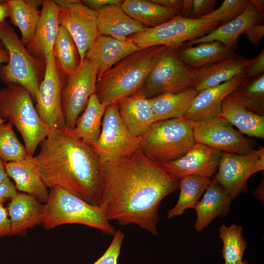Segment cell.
Here are the masks:
<instances>
[{
  "label": "cell",
  "mask_w": 264,
  "mask_h": 264,
  "mask_svg": "<svg viewBox=\"0 0 264 264\" xmlns=\"http://www.w3.org/2000/svg\"><path fill=\"white\" fill-rule=\"evenodd\" d=\"M107 106L92 94L84 110L79 116L73 129L68 132L74 138L93 147L99 138Z\"/></svg>",
  "instance_id": "obj_28"
},
{
  "label": "cell",
  "mask_w": 264,
  "mask_h": 264,
  "mask_svg": "<svg viewBox=\"0 0 264 264\" xmlns=\"http://www.w3.org/2000/svg\"><path fill=\"white\" fill-rule=\"evenodd\" d=\"M10 10V22L19 29L21 42L28 45L32 40L40 18L38 8L43 0H7Z\"/></svg>",
  "instance_id": "obj_30"
},
{
  "label": "cell",
  "mask_w": 264,
  "mask_h": 264,
  "mask_svg": "<svg viewBox=\"0 0 264 264\" xmlns=\"http://www.w3.org/2000/svg\"><path fill=\"white\" fill-rule=\"evenodd\" d=\"M11 225V234L23 236L27 230L43 224L44 204L33 196L16 192L7 208Z\"/></svg>",
  "instance_id": "obj_21"
},
{
  "label": "cell",
  "mask_w": 264,
  "mask_h": 264,
  "mask_svg": "<svg viewBox=\"0 0 264 264\" xmlns=\"http://www.w3.org/2000/svg\"><path fill=\"white\" fill-rule=\"evenodd\" d=\"M264 170V148L245 154L222 152L213 176L232 199L247 191L248 178Z\"/></svg>",
  "instance_id": "obj_11"
},
{
  "label": "cell",
  "mask_w": 264,
  "mask_h": 264,
  "mask_svg": "<svg viewBox=\"0 0 264 264\" xmlns=\"http://www.w3.org/2000/svg\"><path fill=\"white\" fill-rule=\"evenodd\" d=\"M124 237V234L120 230L116 231L106 251L93 264H118V259Z\"/></svg>",
  "instance_id": "obj_39"
},
{
  "label": "cell",
  "mask_w": 264,
  "mask_h": 264,
  "mask_svg": "<svg viewBox=\"0 0 264 264\" xmlns=\"http://www.w3.org/2000/svg\"><path fill=\"white\" fill-rule=\"evenodd\" d=\"M264 71V49L261 51L259 55L254 60L247 71V78L256 77Z\"/></svg>",
  "instance_id": "obj_41"
},
{
  "label": "cell",
  "mask_w": 264,
  "mask_h": 264,
  "mask_svg": "<svg viewBox=\"0 0 264 264\" xmlns=\"http://www.w3.org/2000/svg\"><path fill=\"white\" fill-rule=\"evenodd\" d=\"M60 6L59 23L70 34L82 62L89 47L99 34L97 12L85 6L80 0H55Z\"/></svg>",
  "instance_id": "obj_14"
},
{
  "label": "cell",
  "mask_w": 264,
  "mask_h": 264,
  "mask_svg": "<svg viewBox=\"0 0 264 264\" xmlns=\"http://www.w3.org/2000/svg\"><path fill=\"white\" fill-rule=\"evenodd\" d=\"M17 192L15 184L8 177L3 182L0 184V202L10 200Z\"/></svg>",
  "instance_id": "obj_43"
},
{
  "label": "cell",
  "mask_w": 264,
  "mask_h": 264,
  "mask_svg": "<svg viewBox=\"0 0 264 264\" xmlns=\"http://www.w3.org/2000/svg\"><path fill=\"white\" fill-rule=\"evenodd\" d=\"M190 122L196 143L222 152L238 154H245L254 150V141L242 135L220 115Z\"/></svg>",
  "instance_id": "obj_13"
},
{
  "label": "cell",
  "mask_w": 264,
  "mask_h": 264,
  "mask_svg": "<svg viewBox=\"0 0 264 264\" xmlns=\"http://www.w3.org/2000/svg\"><path fill=\"white\" fill-rule=\"evenodd\" d=\"M219 231L223 243L221 252L225 264L242 262L247 245L242 227L236 224L229 226L222 224Z\"/></svg>",
  "instance_id": "obj_36"
},
{
  "label": "cell",
  "mask_w": 264,
  "mask_h": 264,
  "mask_svg": "<svg viewBox=\"0 0 264 264\" xmlns=\"http://www.w3.org/2000/svg\"><path fill=\"white\" fill-rule=\"evenodd\" d=\"M177 49L179 59L189 68L198 70L233 55L235 50L219 41L201 43Z\"/></svg>",
  "instance_id": "obj_27"
},
{
  "label": "cell",
  "mask_w": 264,
  "mask_h": 264,
  "mask_svg": "<svg viewBox=\"0 0 264 264\" xmlns=\"http://www.w3.org/2000/svg\"><path fill=\"white\" fill-rule=\"evenodd\" d=\"M138 50L129 37L117 39L99 34L88 50L86 58L96 67L98 77L126 56Z\"/></svg>",
  "instance_id": "obj_19"
},
{
  "label": "cell",
  "mask_w": 264,
  "mask_h": 264,
  "mask_svg": "<svg viewBox=\"0 0 264 264\" xmlns=\"http://www.w3.org/2000/svg\"><path fill=\"white\" fill-rule=\"evenodd\" d=\"M248 264V263L246 261H242L240 262H236L233 263H230V264Z\"/></svg>",
  "instance_id": "obj_53"
},
{
  "label": "cell",
  "mask_w": 264,
  "mask_h": 264,
  "mask_svg": "<svg viewBox=\"0 0 264 264\" xmlns=\"http://www.w3.org/2000/svg\"><path fill=\"white\" fill-rule=\"evenodd\" d=\"M172 11L176 16H180L183 8V0H152Z\"/></svg>",
  "instance_id": "obj_45"
},
{
  "label": "cell",
  "mask_w": 264,
  "mask_h": 264,
  "mask_svg": "<svg viewBox=\"0 0 264 264\" xmlns=\"http://www.w3.org/2000/svg\"><path fill=\"white\" fill-rule=\"evenodd\" d=\"M194 87L176 93H166L149 98L155 122L184 116L198 94Z\"/></svg>",
  "instance_id": "obj_29"
},
{
  "label": "cell",
  "mask_w": 264,
  "mask_h": 264,
  "mask_svg": "<svg viewBox=\"0 0 264 264\" xmlns=\"http://www.w3.org/2000/svg\"><path fill=\"white\" fill-rule=\"evenodd\" d=\"M251 4L239 16L229 22L220 24L209 33L190 41L185 44L192 46L201 43L219 41L235 50L239 37L252 26L260 24L264 14L251 0Z\"/></svg>",
  "instance_id": "obj_20"
},
{
  "label": "cell",
  "mask_w": 264,
  "mask_h": 264,
  "mask_svg": "<svg viewBox=\"0 0 264 264\" xmlns=\"http://www.w3.org/2000/svg\"><path fill=\"white\" fill-rule=\"evenodd\" d=\"M44 204L43 224L46 230L65 224H80L114 235V227L110 223L103 209L58 186L49 188Z\"/></svg>",
  "instance_id": "obj_4"
},
{
  "label": "cell",
  "mask_w": 264,
  "mask_h": 264,
  "mask_svg": "<svg viewBox=\"0 0 264 264\" xmlns=\"http://www.w3.org/2000/svg\"><path fill=\"white\" fill-rule=\"evenodd\" d=\"M28 154L10 122L0 123V159L4 162L19 161Z\"/></svg>",
  "instance_id": "obj_37"
},
{
  "label": "cell",
  "mask_w": 264,
  "mask_h": 264,
  "mask_svg": "<svg viewBox=\"0 0 264 264\" xmlns=\"http://www.w3.org/2000/svg\"><path fill=\"white\" fill-rule=\"evenodd\" d=\"M264 178L257 189L253 192V196L257 199L264 202Z\"/></svg>",
  "instance_id": "obj_50"
},
{
  "label": "cell",
  "mask_w": 264,
  "mask_h": 264,
  "mask_svg": "<svg viewBox=\"0 0 264 264\" xmlns=\"http://www.w3.org/2000/svg\"><path fill=\"white\" fill-rule=\"evenodd\" d=\"M33 159L48 188L58 186L87 202L99 206L102 161L93 147L68 132L50 129Z\"/></svg>",
  "instance_id": "obj_2"
},
{
  "label": "cell",
  "mask_w": 264,
  "mask_h": 264,
  "mask_svg": "<svg viewBox=\"0 0 264 264\" xmlns=\"http://www.w3.org/2000/svg\"><path fill=\"white\" fill-rule=\"evenodd\" d=\"M195 143L191 122L178 118L154 122L142 137L139 148L151 160L162 163L182 157Z\"/></svg>",
  "instance_id": "obj_6"
},
{
  "label": "cell",
  "mask_w": 264,
  "mask_h": 264,
  "mask_svg": "<svg viewBox=\"0 0 264 264\" xmlns=\"http://www.w3.org/2000/svg\"><path fill=\"white\" fill-rule=\"evenodd\" d=\"M220 116L234 125L242 133L250 137L264 138V116L225 99Z\"/></svg>",
  "instance_id": "obj_31"
},
{
  "label": "cell",
  "mask_w": 264,
  "mask_h": 264,
  "mask_svg": "<svg viewBox=\"0 0 264 264\" xmlns=\"http://www.w3.org/2000/svg\"><path fill=\"white\" fill-rule=\"evenodd\" d=\"M97 79V68L87 58L79 62L73 73L66 76L61 98L66 132H69L73 129L90 96L95 94Z\"/></svg>",
  "instance_id": "obj_10"
},
{
  "label": "cell",
  "mask_w": 264,
  "mask_h": 264,
  "mask_svg": "<svg viewBox=\"0 0 264 264\" xmlns=\"http://www.w3.org/2000/svg\"><path fill=\"white\" fill-rule=\"evenodd\" d=\"M8 177L5 169L4 162L0 159V184Z\"/></svg>",
  "instance_id": "obj_51"
},
{
  "label": "cell",
  "mask_w": 264,
  "mask_h": 264,
  "mask_svg": "<svg viewBox=\"0 0 264 264\" xmlns=\"http://www.w3.org/2000/svg\"><path fill=\"white\" fill-rule=\"evenodd\" d=\"M252 79V80L249 81L247 78L225 99L243 107L253 112L264 115V73Z\"/></svg>",
  "instance_id": "obj_34"
},
{
  "label": "cell",
  "mask_w": 264,
  "mask_h": 264,
  "mask_svg": "<svg viewBox=\"0 0 264 264\" xmlns=\"http://www.w3.org/2000/svg\"><path fill=\"white\" fill-rule=\"evenodd\" d=\"M60 10L55 0H43L33 38L28 44L30 54L44 64L47 57L53 51L58 36Z\"/></svg>",
  "instance_id": "obj_18"
},
{
  "label": "cell",
  "mask_w": 264,
  "mask_h": 264,
  "mask_svg": "<svg viewBox=\"0 0 264 264\" xmlns=\"http://www.w3.org/2000/svg\"><path fill=\"white\" fill-rule=\"evenodd\" d=\"M33 156L28 154L22 160L4 162L5 169L8 176L14 181L17 190L33 196L44 204L48 199L49 191L37 171Z\"/></svg>",
  "instance_id": "obj_24"
},
{
  "label": "cell",
  "mask_w": 264,
  "mask_h": 264,
  "mask_svg": "<svg viewBox=\"0 0 264 264\" xmlns=\"http://www.w3.org/2000/svg\"><path fill=\"white\" fill-rule=\"evenodd\" d=\"M117 105L122 121L134 137L144 136L155 122L148 99L139 94L123 98Z\"/></svg>",
  "instance_id": "obj_22"
},
{
  "label": "cell",
  "mask_w": 264,
  "mask_h": 264,
  "mask_svg": "<svg viewBox=\"0 0 264 264\" xmlns=\"http://www.w3.org/2000/svg\"><path fill=\"white\" fill-rule=\"evenodd\" d=\"M165 47L153 46L135 51L98 77L95 94L99 100L109 106L137 92Z\"/></svg>",
  "instance_id": "obj_3"
},
{
  "label": "cell",
  "mask_w": 264,
  "mask_h": 264,
  "mask_svg": "<svg viewBox=\"0 0 264 264\" xmlns=\"http://www.w3.org/2000/svg\"><path fill=\"white\" fill-rule=\"evenodd\" d=\"M195 79V70L179 59L177 49L165 46L135 93L149 99L164 93L179 92L194 87Z\"/></svg>",
  "instance_id": "obj_9"
},
{
  "label": "cell",
  "mask_w": 264,
  "mask_h": 264,
  "mask_svg": "<svg viewBox=\"0 0 264 264\" xmlns=\"http://www.w3.org/2000/svg\"><path fill=\"white\" fill-rule=\"evenodd\" d=\"M6 121L5 120H3V119H2L1 118V117L0 116V123H4V122H5Z\"/></svg>",
  "instance_id": "obj_54"
},
{
  "label": "cell",
  "mask_w": 264,
  "mask_h": 264,
  "mask_svg": "<svg viewBox=\"0 0 264 264\" xmlns=\"http://www.w3.org/2000/svg\"><path fill=\"white\" fill-rule=\"evenodd\" d=\"M141 138L130 133L115 103L109 105L105 110L101 133L94 148L101 160L122 158L139 149Z\"/></svg>",
  "instance_id": "obj_15"
},
{
  "label": "cell",
  "mask_w": 264,
  "mask_h": 264,
  "mask_svg": "<svg viewBox=\"0 0 264 264\" xmlns=\"http://www.w3.org/2000/svg\"><path fill=\"white\" fill-rule=\"evenodd\" d=\"M216 0H193L192 12L190 18L199 19L215 10Z\"/></svg>",
  "instance_id": "obj_40"
},
{
  "label": "cell",
  "mask_w": 264,
  "mask_h": 264,
  "mask_svg": "<svg viewBox=\"0 0 264 264\" xmlns=\"http://www.w3.org/2000/svg\"><path fill=\"white\" fill-rule=\"evenodd\" d=\"M222 153L204 144L195 143L182 157L160 164L172 175L179 179L190 175L211 178L218 170Z\"/></svg>",
  "instance_id": "obj_16"
},
{
  "label": "cell",
  "mask_w": 264,
  "mask_h": 264,
  "mask_svg": "<svg viewBox=\"0 0 264 264\" xmlns=\"http://www.w3.org/2000/svg\"><path fill=\"white\" fill-rule=\"evenodd\" d=\"M81 2L88 8L98 11L103 7L110 5L121 4L123 0H84Z\"/></svg>",
  "instance_id": "obj_46"
},
{
  "label": "cell",
  "mask_w": 264,
  "mask_h": 264,
  "mask_svg": "<svg viewBox=\"0 0 264 264\" xmlns=\"http://www.w3.org/2000/svg\"><path fill=\"white\" fill-rule=\"evenodd\" d=\"M11 235V225L7 208L0 202V237Z\"/></svg>",
  "instance_id": "obj_42"
},
{
  "label": "cell",
  "mask_w": 264,
  "mask_h": 264,
  "mask_svg": "<svg viewBox=\"0 0 264 264\" xmlns=\"http://www.w3.org/2000/svg\"><path fill=\"white\" fill-rule=\"evenodd\" d=\"M251 3V0H225L218 8L201 19L215 20L222 24L241 14Z\"/></svg>",
  "instance_id": "obj_38"
},
{
  "label": "cell",
  "mask_w": 264,
  "mask_h": 264,
  "mask_svg": "<svg viewBox=\"0 0 264 264\" xmlns=\"http://www.w3.org/2000/svg\"><path fill=\"white\" fill-rule=\"evenodd\" d=\"M10 10L7 0H0V25L9 17Z\"/></svg>",
  "instance_id": "obj_47"
},
{
  "label": "cell",
  "mask_w": 264,
  "mask_h": 264,
  "mask_svg": "<svg viewBox=\"0 0 264 264\" xmlns=\"http://www.w3.org/2000/svg\"><path fill=\"white\" fill-rule=\"evenodd\" d=\"M252 2L264 14V0H253Z\"/></svg>",
  "instance_id": "obj_52"
},
{
  "label": "cell",
  "mask_w": 264,
  "mask_h": 264,
  "mask_svg": "<svg viewBox=\"0 0 264 264\" xmlns=\"http://www.w3.org/2000/svg\"><path fill=\"white\" fill-rule=\"evenodd\" d=\"M220 25L213 19H192L176 16L155 27L130 36L139 49L162 45L178 49L188 42L209 33Z\"/></svg>",
  "instance_id": "obj_8"
},
{
  "label": "cell",
  "mask_w": 264,
  "mask_h": 264,
  "mask_svg": "<svg viewBox=\"0 0 264 264\" xmlns=\"http://www.w3.org/2000/svg\"><path fill=\"white\" fill-rule=\"evenodd\" d=\"M76 46L67 29L60 25L53 52L61 71L66 76L73 73L77 68L79 61L76 55Z\"/></svg>",
  "instance_id": "obj_35"
},
{
  "label": "cell",
  "mask_w": 264,
  "mask_h": 264,
  "mask_svg": "<svg viewBox=\"0 0 264 264\" xmlns=\"http://www.w3.org/2000/svg\"><path fill=\"white\" fill-rule=\"evenodd\" d=\"M0 116L14 126L21 134L27 154L34 156L50 129L39 117L29 92L18 85L0 89Z\"/></svg>",
  "instance_id": "obj_5"
},
{
  "label": "cell",
  "mask_w": 264,
  "mask_h": 264,
  "mask_svg": "<svg viewBox=\"0 0 264 264\" xmlns=\"http://www.w3.org/2000/svg\"><path fill=\"white\" fill-rule=\"evenodd\" d=\"M101 161L99 206L108 220L134 224L157 235L161 202L179 189L180 179L139 148L126 156Z\"/></svg>",
  "instance_id": "obj_1"
},
{
  "label": "cell",
  "mask_w": 264,
  "mask_h": 264,
  "mask_svg": "<svg viewBox=\"0 0 264 264\" xmlns=\"http://www.w3.org/2000/svg\"><path fill=\"white\" fill-rule=\"evenodd\" d=\"M232 199L213 176L201 200L194 209L197 214L195 228L201 231L217 217H224L230 211Z\"/></svg>",
  "instance_id": "obj_25"
},
{
  "label": "cell",
  "mask_w": 264,
  "mask_h": 264,
  "mask_svg": "<svg viewBox=\"0 0 264 264\" xmlns=\"http://www.w3.org/2000/svg\"><path fill=\"white\" fill-rule=\"evenodd\" d=\"M193 0H183V8L181 17L186 18H190L192 8Z\"/></svg>",
  "instance_id": "obj_48"
},
{
  "label": "cell",
  "mask_w": 264,
  "mask_h": 264,
  "mask_svg": "<svg viewBox=\"0 0 264 264\" xmlns=\"http://www.w3.org/2000/svg\"><path fill=\"white\" fill-rule=\"evenodd\" d=\"M121 7L129 16L148 28L156 26L176 17L172 11L152 0H123Z\"/></svg>",
  "instance_id": "obj_32"
},
{
  "label": "cell",
  "mask_w": 264,
  "mask_h": 264,
  "mask_svg": "<svg viewBox=\"0 0 264 264\" xmlns=\"http://www.w3.org/2000/svg\"><path fill=\"white\" fill-rule=\"evenodd\" d=\"M0 41L9 55L6 65L0 66V78L7 85L22 87L36 101L45 64L34 57L25 48L7 21L0 25Z\"/></svg>",
  "instance_id": "obj_7"
},
{
  "label": "cell",
  "mask_w": 264,
  "mask_h": 264,
  "mask_svg": "<svg viewBox=\"0 0 264 264\" xmlns=\"http://www.w3.org/2000/svg\"><path fill=\"white\" fill-rule=\"evenodd\" d=\"M244 34L250 43L258 46L264 35V25L260 24L254 25L249 28Z\"/></svg>",
  "instance_id": "obj_44"
},
{
  "label": "cell",
  "mask_w": 264,
  "mask_h": 264,
  "mask_svg": "<svg viewBox=\"0 0 264 264\" xmlns=\"http://www.w3.org/2000/svg\"><path fill=\"white\" fill-rule=\"evenodd\" d=\"M9 59V53L0 41V66L2 64H7Z\"/></svg>",
  "instance_id": "obj_49"
},
{
  "label": "cell",
  "mask_w": 264,
  "mask_h": 264,
  "mask_svg": "<svg viewBox=\"0 0 264 264\" xmlns=\"http://www.w3.org/2000/svg\"><path fill=\"white\" fill-rule=\"evenodd\" d=\"M247 70L226 82L198 92L189 110L180 118L193 122L220 115L223 101L247 79Z\"/></svg>",
  "instance_id": "obj_17"
},
{
  "label": "cell",
  "mask_w": 264,
  "mask_h": 264,
  "mask_svg": "<svg viewBox=\"0 0 264 264\" xmlns=\"http://www.w3.org/2000/svg\"><path fill=\"white\" fill-rule=\"evenodd\" d=\"M44 72L39 86L35 109L41 119L50 129L66 132L61 102L66 79L53 51L46 59Z\"/></svg>",
  "instance_id": "obj_12"
},
{
  "label": "cell",
  "mask_w": 264,
  "mask_h": 264,
  "mask_svg": "<svg viewBox=\"0 0 264 264\" xmlns=\"http://www.w3.org/2000/svg\"><path fill=\"white\" fill-rule=\"evenodd\" d=\"M253 60L234 54L218 63L195 70L194 88L199 92L226 82L248 70Z\"/></svg>",
  "instance_id": "obj_23"
},
{
  "label": "cell",
  "mask_w": 264,
  "mask_h": 264,
  "mask_svg": "<svg viewBox=\"0 0 264 264\" xmlns=\"http://www.w3.org/2000/svg\"><path fill=\"white\" fill-rule=\"evenodd\" d=\"M97 12L99 34L126 39L148 28L129 16L121 4L107 5Z\"/></svg>",
  "instance_id": "obj_26"
},
{
  "label": "cell",
  "mask_w": 264,
  "mask_h": 264,
  "mask_svg": "<svg viewBox=\"0 0 264 264\" xmlns=\"http://www.w3.org/2000/svg\"><path fill=\"white\" fill-rule=\"evenodd\" d=\"M211 178L190 175L179 180L180 194L175 206L169 210L167 218L181 216L185 210L194 208L201 196L208 187Z\"/></svg>",
  "instance_id": "obj_33"
}]
</instances>
